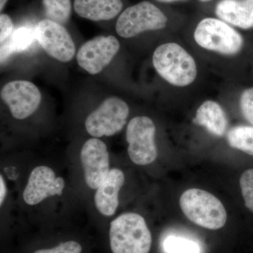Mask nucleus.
Segmentation results:
<instances>
[{"instance_id":"obj_5","label":"nucleus","mask_w":253,"mask_h":253,"mask_svg":"<svg viewBox=\"0 0 253 253\" xmlns=\"http://www.w3.org/2000/svg\"><path fill=\"white\" fill-rule=\"evenodd\" d=\"M168 18L161 9L149 1H141L126 8L120 15L116 25L118 36L131 38L143 32L166 28Z\"/></svg>"},{"instance_id":"obj_15","label":"nucleus","mask_w":253,"mask_h":253,"mask_svg":"<svg viewBox=\"0 0 253 253\" xmlns=\"http://www.w3.org/2000/svg\"><path fill=\"white\" fill-rule=\"evenodd\" d=\"M74 10L82 18L93 21H109L123 9L121 0H74Z\"/></svg>"},{"instance_id":"obj_25","label":"nucleus","mask_w":253,"mask_h":253,"mask_svg":"<svg viewBox=\"0 0 253 253\" xmlns=\"http://www.w3.org/2000/svg\"><path fill=\"white\" fill-rule=\"evenodd\" d=\"M6 194V186L2 176H0V205H2Z\"/></svg>"},{"instance_id":"obj_8","label":"nucleus","mask_w":253,"mask_h":253,"mask_svg":"<svg viewBox=\"0 0 253 253\" xmlns=\"http://www.w3.org/2000/svg\"><path fill=\"white\" fill-rule=\"evenodd\" d=\"M36 40L51 57L61 62H68L74 57L76 47L71 36L63 25L49 19L37 24Z\"/></svg>"},{"instance_id":"obj_1","label":"nucleus","mask_w":253,"mask_h":253,"mask_svg":"<svg viewBox=\"0 0 253 253\" xmlns=\"http://www.w3.org/2000/svg\"><path fill=\"white\" fill-rule=\"evenodd\" d=\"M110 245L113 253H149L152 236L140 214L124 213L111 222Z\"/></svg>"},{"instance_id":"obj_10","label":"nucleus","mask_w":253,"mask_h":253,"mask_svg":"<svg viewBox=\"0 0 253 253\" xmlns=\"http://www.w3.org/2000/svg\"><path fill=\"white\" fill-rule=\"evenodd\" d=\"M119 49V41L114 36H97L81 46L78 63L86 72L97 74L111 63Z\"/></svg>"},{"instance_id":"obj_3","label":"nucleus","mask_w":253,"mask_h":253,"mask_svg":"<svg viewBox=\"0 0 253 253\" xmlns=\"http://www.w3.org/2000/svg\"><path fill=\"white\" fill-rule=\"evenodd\" d=\"M179 205L190 221L205 229L217 230L227 220V212L221 201L204 190H186L181 194Z\"/></svg>"},{"instance_id":"obj_14","label":"nucleus","mask_w":253,"mask_h":253,"mask_svg":"<svg viewBox=\"0 0 253 253\" xmlns=\"http://www.w3.org/2000/svg\"><path fill=\"white\" fill-rule=\"evenodd\" d=\"M215 14L219 19L236 27L253 28V0H221L216 6Z\"/></svg>"},{"instance_id":"obj_22","label":"nucleus","mask_w":253,"mask_h":253,"mask_svg":"<svg viewBox=\"0 0 253 253\" xmlns=\"http://www.w3.org/2000/svg\"><path fill=\"white\" fill-rule=\"evenodd\" d=\"M240 106L243 116L253 126V88L245 90L241 94Z\"/></svg>"},{"instance_id":"obj_28","label":"nucleus","mask_w":253,"mask_h":253,"mask_svg":"<svg viewBox=\"0 0 253 253\" xmlns=\"http://www.w3.org/2000/svg\"><path fill=\"white\" fill-rule=\"evenodd\" d=\"M200 1H202V2H207V1H211V0H199Z\"/></svg>"},{"instance_id":"obj_20","label":"nucleus","mask_w":253,"mask_h":253,"mask_svg":"<svg viewBox=\"0 0 253 253\" xmlns=\"http://www.w3.org/2000/svg\"><path fill=\"white\" fill-rule=\"evenodd\" d=\"M46 19L65 25L71 14V0H42Z\"/></svg>"},{"instance_id":"obj_19","label":"nucleus","mask_w":253,"mask_h":253,"mask_svg":"<svg viewBox=\"0 0 253 253\" xmlns=\"http://www.w3.org/2000/svg\"><path fill=\"white\" fill-rule=\"evenodd\" d=\"M227 141L231 148L253 156V126L231 128L227 134Z\"/></svg>"},{"instance_id":"obj_7","label":"nucleus","mask_w":253,"mask_h":253,"mask_svg":"<svg viewBox=\"0 0 253 253\" xmlns=\"http://www.w3.org/2000/svg\"><path fill=\"white\" fill-rule=\"evenodd\" d=\"M156 131L154 123L146 116H137L128 123L126 131L128 155L134 164L147 166L157 158Z\"/></svg>"},{"instance_id":"obj_6","label":"nucleus","mask_w":253,"mask_h":253,"mask_svg":"<svg viewBox=\"0 0 253 253\" xmlns=\"http://www.w3.org/2000/svg\"><path fill=\"white\" fill-rule=\"evenodd\" d=\"M129 112V106L123 100L107 98L86 118V130L95 138L114 135L126 126Z\"/></svg>"},{"instance_id":"obj_17","label":"nucleus","mask_w":253,"mask_h":253,"mask_svg":"<svg viewBox=\"0 0 253 253\" xmlns=\"http://www.w3.org/2000/svg\"><path fill=\"white\" fill-rule=\"evenodd\" d=\"M161 247L163 253H204L199 239L175 231H169L163 236Z\"/></svg>"},{"instance_id":"obj_13","label":"nucleus","mask_w":253,"mask_h":253,"mask_svg":"<svg viewBox=\"0 0 253 253\" xmlns=\"http://www.w3.org/2000/svg\"><path fill=\"white\" fill-rule=\"evenodd\" d=\"M125 183V174L119 169H112L96 191L95 206L98 211L106 217L113 216L119 205L120 190Z\"/></svg>"},{"instance_id":"obj_16","label":"nucleus","mask_w":253,"mask_h":253,"mask_svg":"<svg viewBox=\"0 0 253 253\" xmlns=\"http://www.w3.org/2000/svg\"><path fill=\"white\" fill-rule=\"evenodd\" d=\"M195 124L204 126L213 135L225 134L228 121L224 110L215 101H206L196 111Z\"/></svg>"},{"instance_id":"obj_26","label":"nucleus","mask_w":253,"mask_h":253,"mask_svg":"<svg viewBox=\"0 0 253 253\" xmlns=\"http://www.w3.org/2000/svg\"><path fill=\"white\" fill-rule=\"evenodd\" d=\"M156 1L162 3H171L174 2V1H184V0H156Z\"/></svg>"},{"instance_id":"obj_12","label":"nucleus","mask_w":253,"mask_h":253,"mask_svg":"<svg viewBox=\"0 0 253 253\" xmlns=\"http://www.w3.org/2000/svg\"><path fill=\"white\" fill-rule=\"evenodd\" d=\"M64 187V179L56 177L52 169L46 166H38L30 174L23 192V200L26 204L35 206L49 196H61Z\"/></svg>"},{"instance_id":"obj_27","label":"nucleus","mask_w":253,"mask_h":253,"mask_svg":"<svg viewBox=\"0 0 253 253\" xmlns=\"http://www.w3.org/2000/svg\"><path fill=\"white\" fill-rule=\"evenodd\" d=\"M8 0H0V10L2 11L3 9H4L5 4L7 2Z\"/></svg>"},{"instance_id":"obj_24","label":"nucleus","mask_w":253,"mask_h":253,"mask_svg":"<svg viewBox=\"0 0 253 253\" xmlns=\"http://www.w3.org/2000/svg\"><path fill=\"white\" fill-rule=\"evenodd\" d=\"M0 42L6 41L12 34L14 24L12 20L7 14H1L0 16Z\"/></svg>"},{"instance_id":"obj_11","label":"nucleus","mask_w":253,"mask_h":253,"mask_svg":"<svg viewBox=\"0 0 253 253\" xmlns=\"http://www.w3.org/2000/svg\"><path fill=\"white\" fill-rule=\"evenodd\" d=\"M81 160L86 185L97 189L110 172L107 146L97 138L88 139L82 148Z\"/></svg>"},{"instance_id":"obj_2","label":"nucleus","mask_w":253,"mask_h":253,"mask_svg":"<svg viewBox=\"0 0 253 253\" xmlns=\"http://www.w3.org/2000/svg\"><path fill=\"white\" fill-rule=\"evenodd\" d=\"M153 64L159 76L172 85H189L197 76L194 58L176 43L158 46L153 56Z\"/></svg>"},{"instance_id":"obj_18","label":"nucleus","mask_w":253,"mask_h":253,"mask_svg":"<svg viewBox=\"0 0 253 253\" xmlns=\"http://www.w3.org/2000/svg\"><path fill=\"white\" fill-rule=\"evenodd\" d=\"M36 40V29L23 26L13 32L8 39L1 43L0 57L2 64L14 53L27 49Z\"/></svg>"},{"instance_id":"obj_21","label":"nucleus","mask_w":253,"mask_h":253,"mask_svg":"<svg viewBox=\"0 0 253 253\" xmlns=\"http://www.w3.org/2000/svg\"><path fill=\"white\" fill-rule=\"evenodd\" d=\"M240 187L245 206L253 212V169L245 171L240 178Z\"/></svg>"},{"instance_id":"obj_4","label":"nucleus","mask_w":253,"mask_h":253,"mask_svg":"<svg viewBox=\"0 0 253 253\" xmlns=\"http://www.w3.org/2000/svg\"><path fill=\"white\" fill-rule=\"evenodd\" d=\"M194 36L200 46L221 54H238L244 43L239 32L218 18H206L200 21Z\"/></svg>"},{"instance_id":"obj_9","label":"nucleus","mask_w":253,"mask_h":253,"mask_svg":"<svg viewBox=\"0 0 253 253\" xmlns=\"http://www.w3.org/2000/svg\"><path fill=\"white\" fill-rule=\"evenodd\" d=\"M1 98L7 105L13 117L26 119L39 107L42 95L33 83L26 81L10 82L3 86Z\"/></svg>"},{"instance_id":"obj_23","label":"nucleus","mask_w":253,"mask_h":253,"mask_svg":"<svg viewBox=\"0 0 253 253\" xmlns=\"http://www.w3.org/2000/svg\"><path fill=\"white\" fill-rule=\"evenodd\" d=\"M81 245L76 241H68L51 249L38 250L34 253H81Z\"/></svg>"}]
</instances>
